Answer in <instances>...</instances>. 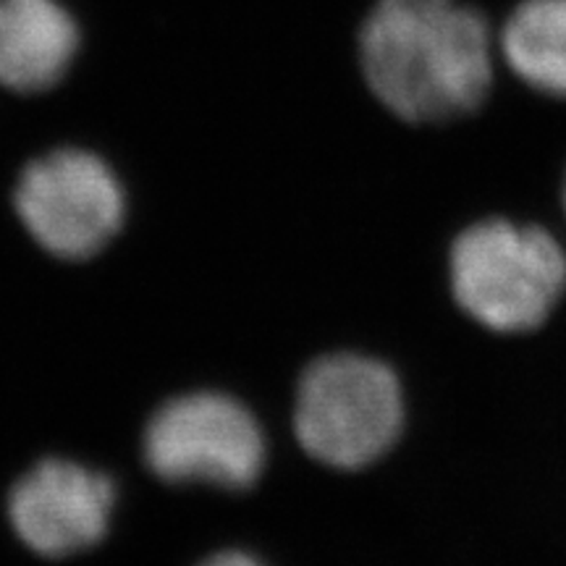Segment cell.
<instances>
[{
    "mask_svg": "<svg viewBox=\"0 0 566 566\" xmlns=\"http://www.w3.org/2000/svg\"><path fill=\"white\" fill-rule=\"evenodd\" d=\"M359 63L396 118L457 122L493 90L491 21L462 0H375L359 30Z\"/></svg>",
    "mask_w": 566,
    "mask_h": 566,
    "instance_id": "6da1fadb",
    "label": "cell"
},
{
    "mask_svg": "<svg viewBox=\"0 0 566 566\" xmlns=\"http://www.w3.org/2000/svg\"><path fill=\"white\" fill-rule=\"evenodd\" d=\"M459 307L495 334H525L548 321L566 292V254L548 231L512 221L470 226L451 247Z\"/></svg>",
    "mask_w": 566,
    "mask_h": 566,
    "instance_id": "7a4b0ae2",
    "label": "cell"
},
{
    "mask_svg": "<svg viewBox=\"0 0 566 566\" xmlns=\"http://www.w3.org/2000/svg\"><path fill=\"white\" fill-rule=\"evenodd\" d=\"M405 396L391 367L365 354H328L304 370L294 428L302 449L336 470H363L399 441Z\"/></svg>",
    "mask_w": 566,
    "mask_h": 566,
    "instance_id": "3957f363",
    "label": "cell"
},
{
    "mask_svg": "<svg viewBox=\"0 0 566 566\" xmlns=\"http://www.w3.org/2000/svg\"><path fill=\"white\" fill-rule=\"evenodd\" d=\"M145 462L166 483L242 491L263 472L265 436L250 409L231 396H176L147 422Z\"/></svg>",
    "mask_w": 566,
    "mask_h": 566,
    "instance_id": "277c9868",
    "label": "cell"
},
{
    "mask_svg": "<svg viewBox=\"0 0 566 566\" xmlns=\"http://www.w3.org/2000/svg\"><path fill=\"white\" fill-rule=\"evenodd\" d=\"M13 205L42 250L87 260L122 231L126 197L118 176L95 153L63 147L30 163Z\"/></svg>",
    "mask_w": 566,
    "mask_h": 566,
    "instance_id": "5b68a950",
    "label": "cell"
},
{
    "mask_svg": "<svg viewBox=\"0 0 566 566\" xmlns=\"http://www.w3.org/2000/svg\"><path fill=\"white\" fill-rule=\"evenodd\" d=\"M113 506L116 485L108 475L69 459H45L17 480L9 520L34 554L66 558L103 541Z\"/></svg>",
    "mask_w": 566,
    "mask_h": 566,
    "instance_id": "8992f818",
    "label": "cell"
},
{
    "mask_svg": "<svg viewBox=\"0 0 566 566\" xmlns=\"http://www.w3.org/2000/svg\"><path fill=\"white\" fill-rule=\"evenodd\" d=\"M80 42V24L61 0H0V87L21 95L55 87Z\"/></svg>",
    "mask_w": 566,
    "mask_h": 566,
    "instance_id": "52a82bcc",
    "label": "cell"
},
{
    "mask_svg": "<svg viewBox=\"0 0 566 566\" xmlns=\"http://www.w3.org/2000/svg\"><path fill=\"white\" fill-rule=\"evenodd\" d=\"M501 53L527 87L566 97V0H520L501 30Z\"/></svg>",
    "mask_w": 566,
    "mask_h": 566,
    "instance_id": "ba28073f",
    "label": "cell"
},
{
    "mask_svg": "<svg viewBox=\"0 0 566 566\" xmlns=\"http://www.w3.org/2000/svg\"><path fill=\"white\" fill-rule=\"evenodd\" d=\"M200 566H265L260 558L252 554H244V551H221V554L205 558Z\"/></svg>",
    "mask_w": 566,
    "mask_h": 566,
    "instance_id": "9c48e42d",
    "label": "cell"
},
{
    "mask_svg": "<svg viewBox=\"0 0 566 566\" xmlns=\"http://www.w3.org/2000/svg\"><path fill=\"white\" fill-rule=\"evenodd\" d=\"M564 208H566V184H564Z\"/></svg>",
    "mask_w": 566,
    "mask_h": 566,
    "instance_id": "30bf717a",
    "label": "cell"
}]
</instances>
